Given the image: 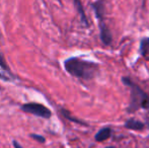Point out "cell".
<instances>
[{
    "instance_id": "1",
    "label": "cell",
    "mask_w": 149,
    "mask_h": 148,
    "mask_svg": "<svg viewBox=\"0 0 149 148\" xmlns=\"http://www.w3.org/2000/svg\"><path fill=\"white\" fill-rule=\"evenodd\" d=\"M64 68L70 75L82 80H91L100 71L97 63L78 57H71L64 61Z\"/></svg>"
},
{
    "instance_id": "9",
    "label": "cell",
    "mask_w": 149,
    "mask_h": 148,
    "mask_svg": "<svg viewBox=\"0 0 149 148\" xmlns=\"http://www.w3.org/2000/svg\"><path fill=\"white\" fill-rule=\"evenodd\" d=\"M140 54L143 57L149 56V37L142 38L140 41Z\"/></svg>"
},
{
    "instance_id": "8",
    "label": "cell",
    "mask_w": 149,
    "mask_h": 148,
    "mask_svg": "<svg viewBox=\"0 0 149 148\" xmlns=\"http://www.w3.org/2000/svg\"><path fill=\"white\" fill-rule=\"evenodd\" d=\"M112 135V129L109 128V127H104V128L100 129L97 133L94 136V139H95L97 142H102V141L109 139Z\"/></svg>"
},
{
    "instance_id": "3",
    "label": "cell",
    "mask_w": 149,
    "mask_h": 148,
    "mask_svg": "<svg viewBox=\"0 0 149 148\" xmlns=\"http://www.w3.org/2000/svg\"><path fill=\"white\" fill-rule=\"evenodd\" d=\"M22 110L24 112L28 113V114L35 115L37 117H41L44 119H49L51 118L52 113L48 109L47 107L41 105V104L38 103H29L24 104L22 106Z\"/></svg>"
},
{
    "instance_id": "7",
    "label": "cell",
    "mask_w": 149,
    "mask_h": 148,
    "mask_svg": "<svg viewBox=\"0 0 149 148\" xmlns=\"http://www.w3.org/2000/svg\"><path fill=\"white\" fill-rule=\"evenodd\" d=\"M125 127L129 130H134V131H140L143 130L145 125L142 122L138 120H135V119H129V120L126 121L125 123Z\"/></svg>"
},
{
    "instance_id": "5",
    "label": "cell",
    "mask_w": 149,
    "mask_h": 148,
    "mask_svg": "<svg viewBox=\"0 0 149 148\" xmlns=\"http://www.w3.org/2000/svg\"><path fill=\"white\" fill-rule=\"evenodd\" d=\"M106 2L107 0H96L95 2H92L90 6L93 9L95 13L96 18L98 19V22H104V12H106Z\"/></svg>"
},
{
    "instance_id": "14",
    "label": "cell",
    "mask_w": 149,
    "mask_h": 148,
    "mask_svg": "<svg viewBox=\"0 0 149 148\" xmlns=\"http://www.w3.org/2000/svg\"><path fill=\"white\" fill-rule=\"evenodd\" d=\"M106 148H116V147H113V146H110V147H106Z\"/></svg>"
},
{
    "instance_id": "6",
    "label": "cell",
    "mask_w": 149,
    "mask_h": 148,
    "mask_svg": "<svg viewBox=\"0 0 149 148\" xmlns=\"http://www.w3.org/2000/svg\"><path fill=\"white\" fill-rule=\"evenodd\" d=\"M73 2H74V6H75V8H76L77 12L79 13L81 22L83 24V26H85L86 28H88L89 26L88 19H87V16H86V14H85V10H84V8H83L81 0H73Z\"/></svg>"
},
{
    "instance_id": "12",
    "label": "cell",
    "mask_w": 149,
    "mask_h": 148,
    "mask_svg": "<svg viewBox=\"0 0 149 148\" xmlns=\"http://www.w3.org/2000/svg\"><path fill=\"white\" fill-rule=\"evenodd\" d=\"M0 66H1V67L3 68L4 70H7V71H9L7 64L5 63V61H4V59H3V57L1 56V54H0Z\"/></svg>"
},
{
    "instance_id": "13",
    "label": "cell",
    "mask_w": 149,
    "mask_h": 148,
    "mask_svg": "<svg viewBox=\"0 0 149 148\" xmlns=\"http://www.w3.org/2000/svg\"><path fill=\"white\" fill-rule=\"evenodd\" d=\"M12 144H13L14 148H24L22 146H20V145H19V143H18L17 141H15V140H14L13 142H12Z\"/></svg>"
},
{
    "instance_id": "4",
    "label": "cell",
    "mask_w": 149,
    "mask_h": 148,
    "mask_svg": "<svg viewBox=\"0 0 149 148\" xmlns=\"http://www.w3.org/2000/svg\"><path fill=\"white\" fill-rule=\"evenodd\" d=\"M98 28H100V38L102 43L104 46H111L113 42V36L106 22H98Z\"/></svg>"
},
{
    "instance_id": "10",
    "label": "cell",
    "mask_w": 149,
    "mask_h": 148,
    "mask_svg": "<svg viewBox=\"0 0 149 148\" xmlns=\"http://www.w3.org/2000/svg\"><path fill=\"white\" fill-rule=\"evenodd\" d=\"M62 114L65 116V118H67L68 120H70V121H72V122H75V123H78V124H81V125H85L83 122H81L80 120H77V119H75V118H72V117L69 115V112H67V111H65V110H62Z\"/></svg>"
},
{
    "instance_id": "2",
    "label": "cell",
    "mask_w": 149,
    "mask_h": 148,
    "mask_svg": "<svg viewBox=\"0 0 149 148\" xmlns=\"http://www.w3.org/2000/svg\"><path fill=\"white\" fill-rule=\"evenodd\" d=\"M122 82L130 88L131 97L128 107V113H135L140 109L149 110V94L136 84L130 77H122Z\"/></svg>"
},
{
    "instance_id": "11",
    "label": "cell",
    "mask_w": 149,
    "mask_h": 148,
    "mask_svg": "<svg viewBox=\"0 0 149 148\" xmlns=\"http://www.w3.org/2000/svg\"><path fill=\"white\" fill-rule=\"evenodd\" d=\"M31 137L33 139H35L36 141H38V142H41V143H44L45 142V138H44L43 136H41V135H38V134H31Z\"/></svg>"
}]
</instances>
